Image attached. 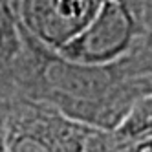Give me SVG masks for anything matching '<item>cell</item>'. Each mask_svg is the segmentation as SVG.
Segmentation results:
<instances>
[{
  "instance_id": "obj_4",
  "label": "cell",
  "mask_w": 152,
  "mask_h": 152,
  "mask_svg": "<svg viewBox=\"0 0 152 152\" xmlns=\"http://www.w3.org/2000/svg\"><path fill=\"white\" fill-rule=\"evenodd\" d=\"M150 139H132L114 126L108 130L94 128L83 152H150Z\"/></svg>"
},
{
  "instance_id": "obj_3",
  "label": "cell",
  "mask_w": 152,
  "mask_h": 152,
  "mask_svg": "<svg viewBox=\"0 0 152 152\" xmlns=\"http://www.w3.org/2000/svg\"><path fill=\"white\" fill-rule=\"evenodd\" d=\"M103 0H15L18 28L42 48L57 51L90 24Z\"/></svg>"
},
{
  "instance_id": "obj_1",
  "label": "cell",
  "mask_w": 152,
  "mask_h": 152,
  "mask_svg": "<svg viewBox=\"0 0 152 152\" xmlns=\"http://www.w3.org/2000/svg\"><path fill=\"white\" fill-rule=\"evenodd\" d=\"M20 29V28H18ZM9 75L13 88L77 123L114 128L132 104L150 95V42L108 64H84L42 48L20 29Z\"/></svg>"
},
{
  "instance_id": "obj_5",
  "label": "cell",
  "mask_w": 152,
  "mask_h": 152,
  "mask_svg": "<svg viewBox=\"0 0 152 152\" xmlns=\"http://www.w3.org/2000/svg\"><path fill=\"white\" fill-rule=\"evenodd\" d=\"M20 50V29L13 6L0 0V70L9 75L11 64Z\"/></svg>"
},
{
  "instance_id": "obj_7",
  "label": "cell",
  "mask_w": 152,
  "mask_h": 152,
  "mask_svg": "<svg viewBox=\"0 0 152 152\" xmlns=\"http://www.w3.org/2000/svg\"><path fill=\"white\" fill-rule=\"evenodd\" d=\"M4 2H7L9 6H13V7H15V0H4Z\"/></svg>"
},
{
  "instance_id": "obj_2",
  "label": "cell",
  "mask_w": 152,
  "mask_h": 152,
  "mask_svg": "<svg viewBox=\"0 0 152 152\" xmlns=\"http://www.w3.org/2000/svg\"><path fill=\"white\" fill-rule=\"evenodd\" d=\"M150 42V0H103L81 33L55 53L84 64H108Z\"/></svg>"
},
{
  "instance_id": "obj_6",
  "label": "cell",
  "mask_w": 152,
  "mask_h": 152,
  "mask_svg": "<svg viewBox=\"0 0 152 152\" xmlns=\"http://www.w3.org/2000/svg\"><path fill=\"white\" fill-rule=\"evenodd\" d=\"M4 145H6V152H51L37 137L7 123L4 130Z\"/></svg>"
}]
</instances>
